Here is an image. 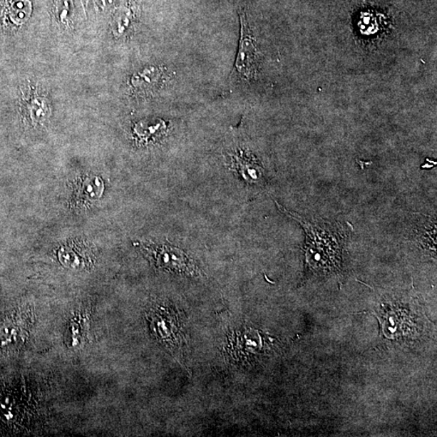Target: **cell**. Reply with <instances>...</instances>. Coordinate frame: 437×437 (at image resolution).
<instances>
[{"label":"cell","mask_w":437,"mask_h":437,"mask_svg":"<svg viewBox=\"0 0 437 437\" xmlns=\"http://www.w3.org/2000/svg\"><path fill=\"white\" fill-rule=\"evenodd\" d=\"M130 11L128 9L119 11L116 22H117V31L119 34H123L125 29H127L130 24Z\"/></svg>","instance_id":"cell-9"},{"label":"cell","mask_w":437,"mask_h":437,"mask_svg":"<svg viewBox=\"0 0 437 437\" xmlns=\"http://www.w3.org/2000/svg\"><path fill=\"white\" fill-rule=\"evenodd\" d=\"M241 40L236 61L237 73L247 79L256 74L257 49L245 13H241Z\"/></svg>","instance_id":"cell-3"},{"label":"cell","mask_w":437,"mask_h":437,"mask_svg":"<svg viewBox=\"0 0 437 437\" xmlns=\"http://www.w3.org/2000/svg\"><path fill=\"white\" fill-rule=\"evenodd\" d=\"M160 78V71L155 68H151L134 76L133 83L137 88H149V87L157 85Z\"/></svg>","instance_id":"cell-6"},{"label":"cell","mask_w":437,"mask_h":437,"mask_svg":"<svg viewBox=\"0 0 437 437\" xmlns=\"http://www.w3.org/2000/svg\"><path fill=\"white\" fill-rule=\"evenodd\" d=\"M279 210L300 223L305 232L304 257L309 272L317 275L338 273L342 270L345 245L352 232L347 223L330 222L321 219L307 220L287 210L275 201Z\"/></svg>","instance_id":"cell-1"},{"label":"cell","mask_w":437,"mask_h":437,"mask_svg":"<svg viewBox=\"0 0 437 437\" xmlns=\"http://www.w3.org/2000/svg\"><path fill=\"white\" fill-rule=\"evenodd\" d=\"M32 105L31 117L35 119L34 121H43L47 116L48 108L43 103V100H35Z\"/></svg>","instance_id":"cell-8"},{"label":"cell","mask_w":437,"mask_h":437,"mask_svg":"<svg viewBox=\"0 0 437 437\" xmlns=\"http://www.w3.org/2000/svg\"><path fill=\"white\" fill-rule=\"evenodd\" d=\"M143 248L155 267L178 273L195 272L194 262L182 250L167 244H152Z\"/></svg>","instance_id":"cell-2"},{"label":"cell","mask_w":437,"mask_h":437,"mask_svg":"<svg viewBox=\"0 0 437 437\" xmlns=\"http://www.w3.org/2000/svg\"><path fill=\"white\" fill-rule=\"evenodd\" d=\"M104 185L101 179L96 176H88L81 179L76 189V200L81 205L93 202L103 194Z\"/></svg>","instance_id":"cell-5"},{"label":"cell","mask_w":437,"mask_h":437,"mask_svg":"<svg viewBox=\"0 0 437 437\" xmlns=\"http://www.w3.org/2000/svg\"><path fill=\"white\" fill-rule=\"evenodd\" d=\"M235 159L237 160V164L240 167L239 171L242 173V176L244 178L247 179V181L248 179H252L253 181H256L257 179L259 178V173L260 172V168L259 165L254 163H250L243 153L239 155H237Z\"/></svg>","instance_id":"cell-7"},{"label":"cell","mask_w":437,"mask_h":437,"mask_svg":"<svg viewBox=\"0 0 437 437\" xmlns=\"http://www.w3.org/2000/svg\"><path fill=\"white\" fill-rule=\"evenodd\" d=\"M95 255L91 245L73 242L64 245L58 252L59 261L69 269L82 271L93 264Z\"/></svg>","instance_id":"cell-4"}]
</instances>
